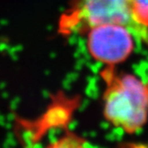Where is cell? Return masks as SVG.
Masks as SVG:
<instances>
[{
	"label": "cell",
	"instance_id": "obj_1",
	"mask_svg": "<svg viewBox=\"0 0 148 148\" xmlns=\"http://www.w3.org/2000/svg\"><path fill=\"white\" fill-rule=\"evenodd\" d=\"M101 77L105 83L104 119L127 134L141 130L148 121V84L132 74L117 72L115 67H105Z\"/></svg>",
	"mask_w": 148,
	"mask_h": 148
},
{
	"label": "cell",
	"instance_id": "obj_2",
	"mask_svg": "<svg viewBox=\"0 0 148 148\" xmlns=\"http://www.w3.org/2000/svg\"><path fill=\"white\" fill-rule=\"evenodd\" d=\"M104 24L124 25L137 40L148 44V29L135 20L133 0H73L59 19L58 31L65 37L86 34L88 29Z\"/></svg>",
	"mask_w": 148,
	"mask_h": 148
},
{
	"label": "cell",
	"instance_id": "obj_3",
	"mask_svg": "<svg viewBox=\"0 0 148 148\" xmlns=\"http://www.w3.org/2000/svg\"><path fill=\"white\" fill-rule=\"evenodd\" d=\"M87 48L91 57L105 67H116L134 51L136 36L121 24H104L86 32Z\"/></svg>",
	"mask_w": 148,
	"mask_h": 148
},
{
	"label": "cell",
	"instance_id": "obj_4",
	"mask_svg": "<svg viewBox=\"0 0 148 148\" xmlns=\"http://www.w3.org/2000/svg\"><path fill=\"white\" fill-rule=\"evenodd\" d=\"M133 7L137 24L148 29V0H133Z\"/></svg>",
	"mask_w": 148,
	"mask_h": 148
}]
</instances>
